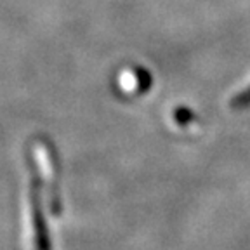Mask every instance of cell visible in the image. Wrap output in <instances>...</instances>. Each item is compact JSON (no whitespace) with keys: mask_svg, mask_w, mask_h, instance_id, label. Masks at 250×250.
I'll use <instances>...</instances> for the list:
<instances>
[{"mask_svg":"<svg viewBox=\"0 0 250 250\" xmlns=\"http://www.w3.org/2000/svg\"><path fill=\"white\" fill-rule=\"evenodd\" d=\"M250 103V89L245 90V92L242 94V96H238V99L234 101V104H238V106H245Z\"/></svg>","mask_w":250,"mask_h":250,"instance_id":"obj_1","label":"cell"}]
</instances>
